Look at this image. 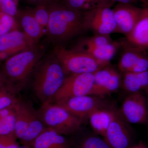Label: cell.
I'll list each match as a JSON object with an SVG mask.
<instances>
[{"label": "cell", "mask_w": 148, "mask_h": 148, "mask_svg": "<svg viewBox=\"0 0 148 148\" xmlns=\"http://www.w3.org/2000/svg\"><path fill=\"white\" fill-rule=\"evenodd\" d=\"M88 31L87 12L74 10L58 1L49 6L45 34L51 41L66 42Z\"/></svg>", "instance_id": "cell-1"}, {"label": "cell", "mask_w": 148, "mask_h": 148, "mask_svg": "<svg viewBox=\"0 0 148 148\" xmlns=\"http://www.w3.org/2000/svg\"><path fill=\"white\" fill-rule=\"evenodd\" d=\"M42 53L35 47L6 59L0 74L10 92L12 93L26 82L39 64Z\"/></svg>", "instance_id": "cell-2"}, {"label": "cell", "mask_w": 148, "mask_h": 148, "mask_svg": "<svg viewBox=\"0 0 148 148\" xmlns=\"http://www.w3.org/2000/svg\"><path fill=\"white\" fill-rule=\"evenodd\" d=\"M34 71L32 86L35 95L42 104L51 103L66 78L61 64L54 56L39 63Z\"/></svg>", "instance_id": "cell-3"}, {"label": "cell", "mask_w": 148, "mask_h": 148, "mask_svg": "<svg viewBox=\"0 0 148 148\" xmlns=\"http://www.w3.org/2000/svg\"><path fill=\"white\" fill-rule=\"evenodd\" d=\"M14 106L15 136L23 146H29L47 128L43 123L38 111L29 101L16 98Z\"/></svg>", "instance_id": "cell-4"}, {"label": "cell", "mask_w": 148, "mask_h": 148, "mask_svg": "<svg viewBox=\"0 0 148 148\" xmlns=\"http://www.w3.org/2000/svg\"><path fill=\"white\" fill-rule=\"evenodd\" d=\"M53 54L65 74L69 75L95 73L111 64L98 60L81 51L67 49L61 45L54 48Z\"/></svg>", "instance_id": "cell-5"}, {"label": "cell", "mask_w": 148, "mask_h": 148, "mask_svg": "<svg viewBox=\"0 0 148 148\" xmlns=\"http://www.w3.org/2000/svg\"><path fill=\"white\" fill-rule=\"evenodd\" d=\"M38 112L47 128L64 136L73 135L84 122L54 103H43Z\"/></svg>", "instance_id": "cell-6"}, {"label": "cell", "mask_w": 148, "mask_h": 148, "mask_svg": "<svg viewBox=\"0 0 148 148\" xmlns=\"http://www.w3.org/2000/svg\"><path fill=\"white\" fill-rule=\"evenodd\" d=\"M120 47L119 40H113L110 35L93 34L82 38L72 49L84 51L98 60L110 62Z\"/></svg>", "instance_id": "cell-7"}, {"label": "cell", "mask_w": 148, "mask_h": 148, "mask_svg": "<svg viewBox=\"0 0 148 148\" xmlns=\"http://www.w3.org/2000/svg\"><path fill=\"white\" fill-rule=\"evenodd\" d=\"M121 54L118 69L121 74L141 72L148 70L147 51L131 45L123 38L119 40Z\"/></svg>", "instance_id": "cell-8"}, {"label": "cell", "mask_w": 148, "mask_h": 148, "mask_svg": "<svg viewBox=\"0 0 148 148\" xmlns=\"http://www.w3.org/2000/svg\"><path fill=\"white\" fill-rule=\"evenodd\" d=\"M94 73L73 74L66 77L51 103L72 97L89 95L95 80Z\"/></svg>", "instance_id": "cell-9"}, {"label": "cell", "mask_w": 148, "mask_h": 148, "mask_svg": "<svg viewBox=\"0 0 148 148\" xmlns=\"http://www.w3.org/2000/svg\"><path fill=\"white\" fill-rule=\"evenodd\" d=\"M54 103L84 122L95 109L112 106L108 105L103 96L93 95L72 97Z\"/></svg>", "instance_id": "cell-10"}, {"label": "cell", "mask_w": 148, "mask_h": 148, "mask_svg": "<svg viewBox=\"0 0 148 148\" xmlns=\"http://www.w3.org/2000/svg\"><path fill=\"white\" fill-rule=\"evenodd\" d=\"M119 111L128 123L147 124V99L142 92L129 94L124 99Z\"/></svg>", "instance_id": "cell-11"}, {"label": "cell", "mask_w": 148, "mask_h": 148, "mask_svg": "<svg viewBox=\"0 0 148 148\" xmlns=\"http://www.w3.org/2000/svg\"><path fill=\"white\" fill-rule=\"evenodd\" d=\"M89 95L103 96L116 92L121 87L122 74L111 64L95 72Z\"/></svg>", "instance_id": "cell-12"}, {"label": "cell", "mask_w": 148, "mask_h": 148, "mask_svg": "<svg viewBox=\"0 0 148 148\" xmlns=\"http://www.w3.org/2000/svg\"><path fill=\"white\" fill-rule=\"evenodd\" d=\"M128 123L116 109L103 138L110 148H130L134 144Z\"/></svg>", "instance_id": "cell-13"}, {"label": "cell", "mask_w": 148, "mask_h": 148, "mask_svg": "<svg viewBox=\"0 0 148 148\" xmlns=\"http://www.w3.org/2000/svg\"><path fill=\"white\" fill-rule=\"evenodd\" d=\"M88 31L93 34L108 35L115 33L116 24L112 9L101 8L87 12Z\"/></svg>", "instance_id": "cell-14"}, {"label": "cell", "mask_w": 148, "mask_h": 148, "mask_svg": "<svg viewBox=\"0 0 148 148\" xmlns=\"http://www.w3.org/2000/svg\"><path fill=\"white\" fill-rule=\"evenodd\" d=\"M112 10L116 24L115 33L127 36L138 22L142 8L130 4L118 3Z\"/></svg>", "instance_id": "cell-15"}, {"label": "cell", "mask_w": 148, "mask_h": 148, "mask_svg": "<svg viewBox=\"0 0 148 148\" xmlns=\"http://www.w3.org/2000/svg\"><path fill=\"white\" fill-rule=\"evenodd\" d=\"M35 47L23 32L14 30L0 36V62L10 56Z\"/></svg>", "instance_id": "cell-16"}, {"label": "cell", "mask_w": 148, "mask_h": 148, "mask_svg": "<svg viewBox=\"0 0 148 148\" xmlns=\"http://www.w3.org/2000/svg\"><path fill=\"white\" fill-rule=\"evenodd\" d=\"M125 38L131 45L148 51V6L142 8L138 22Z\"/></svg>", "instance_id": "cell-17"}, {"label": "cell", "mask_w": 148, "mask_h": 148, "mask_svg": "<svg viewBox=\"0 0 148 148\" xmlns=\"http://www.w3.org/2000/svg\"><path fill=\"white\" fill-rule=\"evenodd\" d=\"M23 33L32 46L35 47L40 39L45 34V31L35 19L32 10L19 12L17 16Z\"/></svg>", "instance_id": "cell-18"}, {"label": "cell", "mask_w": 148, "mask_h": 148, "mask_svg": "<svg viewBox=\"0 0 148 148\" xmlns=\"http://www.w3.org/2000/svg\"><path fill=\"white\" fill-rule=\"evenodd\" d=\"M116 110L113 106H110L99 108L91 112L88 116V119L92 131L104 138Z\"/></svg>", "instance_id": "cell-19"}, {"label": "cell", "mask_w": 148, "mask_h": 148, "mask_svg": "<svg viewBox=\"0 0 148 148\" xmlns=\"http://www.w3.org/2000/svg\"><path fill=\"white\" fill-rule=\"evenodd\" d=\"M29 146L32 148H71L69 139L48 128L41 133Z\"/></svg>", "instance_id": "cell-20"}, {"label": "cell", "mask_w": 148, "mask_h": 148, "mask_svg": "<svg viewBox=\"0 0 148 148\" xmlns=\"http://www.w3.org/2000/svg\"><path fill=\"white\" fill-rule=\"evenodd\" d=\"M71 148H110L104 138L92 131L81 129L71 136Z\"/></svg>", "instance_id": "cell-21"}, {"label": "cell", "mask_w": 148, "mask_h": 148, "mask_svg": "<svg viewBox=\"0 0 148 148\" xmlns=\"http://www.w3.org/2000/svg\"><path fill=\"white\" fill-rule=\"evenodd\" d=\"M121 87L128 94L145 91L148 88V70L122 74Z\"/></svg>", "instance_id": "cell-22"}, {"label": "cell", "mask_w": 148, "mask_h": 148, "mask_svg": "<svg viewBox=\"0 0 148 148\" xmlns=\"http://www.w3.org/2000/svg\"><path fill=\"white\" fill-rule=\"evenodd\" d=\"M62 3L74 10L87 12L101 8H110L115 2L113 0H62Z\"/></svg>", "instance_id": "cell-23"}, {"label": "cell", "mask_w": 148, "mask_h": 148, "mask_svg": "<svg viewBox=\"0 0 148 148\" xmlns=\"http://www.w3.org/2000/svg\"><path fill=\"white\" fill-rule=\"evenodd\" d=\"M49 6L41 5L31 9L35 19L45 31L49 20Z\"/></svg>", "instance_id": "cell-24"}, {"label": "cell", "mask_w": 148, "mask_h": 148, "mask_svg": "<svg viewBox=\"0 0 148 148\" xmlns=\"http://www.w3.org/2000/svg\"><path fill=\"white\" fill-rule=\"evenodd\" d=\"M15 113L0 120V136L15 135Z\"/></svg>", "instance_id": "cell-25"}, {"label": "cell", "mask_w": 148, "mask_h": 148, "mask_svg": "<svg viewBox=\"0 0 148 148\" xmlns=\"http://www.w3.org/2000/svg\"><path fill=\"white\" fill-rule=\"evenodd\" d=\"M16 26L13 16L0 11V36L13 31Z\"/></svg>", "instance_id": "cell-26"}, {"label": "cell", "mask_w": 148, "mask_h": 148, "mask_svg": "<svg viewBox=\"0 0 148 148\" xmlns=\"http://www.w3.org/2000/svg\"><path fill=\"white\" fill-rule=\"evenodd\" d=\"M0 11L14 17L17 16L18 12L14 0H0Z\"/></svg>", "instance_id": "cell-27"}, {"label": "cell", "mask_w": 148, "mask_h": 148, "mask_svg": "<svg viewBox=\"0 0 148 148\" xmlns=\"http://www.w3.org/2000/svg\"><path fill=\"white\" fill-rule=\"evenodd\" d=\"M15 135L0 136V148H20Z\"/></svg>", "instance_id": "cell-28"}, {"label": "cell", "mask_w": 148, "mask_h": 148, "mask_svg": "<svg viewBox=\"0 0 148 148\" xmlns=\"http://www.w3.org/2000/svg\"><path fill=\"white\" fill-rule=\"evenodd\" d=\"M16 98L12 93H9L0 98V110L14 105Z\"/></svg>", "instance_id": "cell-29"}, {"label": "cell", "mask_w": 148, "mask_h": 148, "mask_svg": "<svg viewBox=\"0 0 148 148\" xmlns=\"http://www.w3.org/2000/svg\"><path fill=\"white\" fill-rule=\"evenodd\" d=\"M14 105L0 110V120L15 113Z\"/></svg>", "instance_id": "cell-30"}, {"label": "cell", "mask_w": 148, "mask_h": 148, "mask_svg": "<svg viewBox=\"0 0 148 148\" xmlns=\"http://www.w3.org/2000/svg\"><path fill=\"white\" fill-rule=\"evenodd\" d=\"M30 3L35 5L36 6L45 5H50L53 3L58 2V0H27Z\"/></svg>", "instance_id": "cell-31"}, {"label": "cell", "mask_w": 148, "mask_h": 148, "mask_svg": "<svg viewBox=\"0 0 148 148\" xmlns=\"http://www.w3.org/2000/svg\"><path fill=\"white\" fill-rule=\"evenodd\" d=\"M130 148H148V147L146 143L141 141L137 144H133Z\"/></svg>", "instance_id": "cell-32"}, {"label": "cell", "mask_w": 148, "mask_h": 148, "mask_svg": "<svg viewBox=\"0 0 148 148\" xmlns=\"http://www.w3.org/2000/svg\"><path fill=\"white\" fill-rule=\"evenodd\" d=\"M114 1L118 2L120 3H124L130 4H132L137 1L136 0H113Z\"/></svg>", "instance_id": "cell-33"}, {"label": "cell", "mask_w": 148, "mask_h": 148, "mask_svg": "<svg viewBox=\"0 0 148 148\" xmlns=\"http://www.w3.org/2000/svg\"><path fill=\"white\" fill-rule=\"evenodd\" d=\"M0 88H1V89H6V90L9 91L8 89L6 87L5 84V83L4 82L3 80L1 74H0Z\"/></svg>", "instance_id": "cell-34"}, {"label": "cell", "mask_w": 148, "mask_h": 148, "mask_svg": "<svg viewBox=\"0 0 148 148\" xmlns=\"http://www.w3.org/2000/svg\"><path fill=\"white\" fill-rule=\"evenodd\" d=\"M9 93H12L11 92H9L8 90L5 89H1L0 88V98L6 95L9 94Z\"/></svg>", "instance_id": "cell-35"}, {"label": "cell", "mask_w": 148, "mask_h": 148, "mask_svg": "<svg viewBox=\"0 0 148 148\" xmlns=\"http://www.w3.org/2000/svg\"><path fill=\"white\" fill-rule=\"evenodd\" d=\"M137 1H139L144 5L145 6H148V0H136Z\"/></svg>", "instance_id": "cell-36"}, {"label": "cell", "mask_w": 148, "mask_h": 148, "mask_svg": "<svg viewBox=\"0 0 148 148\" xmlns=\"http://www.w3.org/2000/svg\"><path fill=\"white\" fill-rule=\"evenodd\" d=\"M145 92L146 94H147V98H146V99H147V107H148V88L147 89V90H146ZM147 125L148 126V122L147 123Z\"/></svg>", "instance_id": "cell-37"}, {"label": "cell", "mask_w": 148, "mask_h": 148, "mask_svg": "<svg viewBox=\"0 0 148 148\" xmlns=\"http://www.w3.org/2000/svg\"><path fill=\"white\" fill-rule=\"evenodd\" d=\"M20 148H32L31 147H30V146H23V147H21Z\"/></svg>", "instance_id": "cell-38"}, {"label": "cell", "mask_w": 148, "mask_h": 148, "mask_svg": "<svg viewBox=\"0 0 148 148\" xmlns=\"http://www.w3.org/2000/svg\"><path fill=\"white\" fill-rule=\"evenodd\" d=\"M14 1H15V2H16L17 1H18V0H14Z\"/></svg>", "instance_id": "cell-39"}]
</instances>
